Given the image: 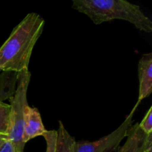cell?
<instances>
[{
    "mask_svg": "<svg viewBox=\"0 0 152 152\" xmlns=\"http://www.w3.org/2000/svg\"><path fill=\"white\" fill-rule=\"evenodd\" d=\"M46 142L45 152H56V140H57V131H46L42 135Z\"/></svg>",
    "mask_w": 152,
    "mask_h": 152,
    "instance_id": "cell-11",
    "label": "cell"
},
{
    "mask_svg": "<svg viewBox=\"0 0 152 152\" xmlns=\"http://www.w3.org/2000/svg\"><path fill=\"white\" fill-rule=\"evenodd\" d=\"M18 73L13 71H2L0 74V102L10 99L16 91Z\"/></svg>",
    "mask_w": 152,
    "mask_h": 152,
    "instance_id": "cell-8",
    "label": "cell"
},
{
    "mask_svg": "<svg viewBox=\"0 0 152 152\" xmlns=\"http://www.w3.org/2000/svg\"><path fill=\"white\" fill-rule=\"evenodd\" d=\"M147 135L140 128L139 123L133 125L129 129L126 142L117 152H144Z\"/></svg>",
    "mask_w": 152,
    "mask_h": 152,
    "instance_id": "cell-7",
    "label": "cell"
},
{
    "mask_svg": "<svg viewBox=\"0 0 152 152\" xmlns=\"http://www.w3.org/2000/svg\"><path fill=\"white\" fill-rule=\"evenodd\" d=\"M44 27L45 20L39 14L26 15L0 48V71L19 73L28 69L33 49Z\"/></svg>",
    "mask_w": 152,
    "mask_h": 152,
    "instance_id": "cell-1",
    "label": "cell"
},
{
    "mask_svg": "<svg viewBox=\"0 0 152 152\" xmlns=\"http://www.w3.org/2000/svg\"><path fill=\"white\" fill-rule=\"evenodd\" d=\"M72 7L84 13L95 25L120 19L145 33L152 32V21L140 7L126 0H73Z\"/></svg>",
    "mask_w": 152,
    "mask_h": 152,
    "instance_id": "cell-2",
    "label": "cell"
},
{
    "mask_svg": "<svg viewBox=\"0 0 152 152\" xmlns=\"http://www.w3.org/2000/svg\"><path fill=\"white\" fill-rule=\"evenodd\" d=\"M139 96L138 103L149 96L152 92V53H145L138 63Z\"/></svg>",
    "mask_w": 152,
    "mask_h": 152,
    "instance_id": "cell-5",
    "label": "cell"
},
{
    "mask_svg": "<svg viewBox=\"0 0 152 152\" xmlns=\"http://www.w3.org/2000/svg\"><path fill=\"white\" fill-rule=\"evenodd\" d=\"M140 103L136 105L130 114L126 117L123 123L111 134L100 138L98 140L79 141L75 143V152H113L119 148L120 142L127 136L129 129L132 126V119Z\"/></svg>",
    "mask_w": 152,
    "mask_h": 152,
    "instance_id": "cell-4",
    "label": "cell"
},
{
    "mask_svg": "<svg viewBox=\"0 0 152 152\" xmlns=\"http://www.w3.org/2000/svg\"><path fill=\"white\" fill-rule=\"evenodd\" d=\"M139 126L146 134L152 133V106L149 108Z\"/></svg>",
    "mask_w": 152,
    "mask_h": 152,
    "instance_id": "cell-12",
    "label": "cell"
},
{
    "mask_svg": "<svg viewBox=\"0 0 152 152\" xmlns=\"http://www.w3.org/2000/svg\"><path fill=\"white\" fill-rule=\"evenodd\" d=\"M42 121L41 114L38 109L27 105L25 108L23 142L26 143L31 140L42 136L46 132Z\"/></svg>",
    "mask_w": 152,
    "mask_h": 152,
    "instance_id": "cell-6",
    "label": "cell"
},
{
    "mask_svg": "<svg viewBox=\"0 0 152 152\" xmlns=\"http://www.w3.org/2000/svg\"><path fill=\"white\" fill-rule=\"evenodd\" d=\"M31 73L24 69L18 73L16 93L10 100V125L7 140L12 142L16 152H24L25 143L23 142L25 108L28 104L27 93L31 80Z\"/></svg>",
    "mask_w": 152,
    "mask_h": 152,
    "instance_id": "cell-3",
    "label": "cell"
},
{
    "mask_svg": "<svg viewBox=\"0 0 152 152\" xmlns=\"http://www.w3.org/2000/svg\"><path fill=\"white\" fill-rule=\"evenodd\" d=\"M0 72H1V71H0Z\"/></svg>",
    "mask_w": 152,
    "mask_h": 152,
    "instance_id": "cell-16",
    "label": "cell"
},
{
    "mask_svg": "<svg viewBox=\"0 0 152 152\" xmlns=\"http://www.w3.org/2000/svg\"><path fill=\"white\" fill-rule=\"evenodd\" d=\"M144 152H152V133L147 135Z\"/></svg>",
    "mask_w": 152,
    "mask_h": 152,
    "instance_id": "cell-14",
    "label": "cell"
},
{
    "mask_svg": "<svg viewBox=\"0 0 152 152\" xmlns=\"http://www.w3.org/2000/svg\"><path fill=\"white\" fill-rule=\"evenodd\" d=\"M10 105L0 102V135L7 137L10 125Z\"/></svg>",
    "mask_w": 152,
    "mask_h": 152,
    "instance_id": "cell-10",
    "label": "cell"
},
{
    "mask_svg": "<svg viewBox=\"0 0 152 152\" xmlns=\"http://www.w3.org/2000/svg\"><path fill=\"white\" fill-rule=\"evenodd\" d=\"M56 152H75L76 140L65 129L63 123L59 121Z\"/></svg>",
    "mask_w": 152,
    "mask_h": 152,
    "instance_id": "cell-9",
    "label": "cell"
},
{
    "mask_svg": "<svg viewBox=\"0 0 152 152\" xmlns=\"http://www.w3.org/2000/svg\"><path fill=\"white\" fill-rule=\"evenodd\" d=\"M0 152H16L14 146L10 140H7L0 148Z\"/></svg>",
    "mask_w": 152,
    "mask_h": 152,
    "instance_id": "cell-13",
    "label": "cell"
},
{
    "mask_svg": "<svg viewBox=\"0 0 152 152\" xmlns=\"http://www.w3.org/2000/svg\"><path fill=\"white\" fill-rule=\"evenodd\" d=\"M7 140V137L6 136H2V135H0V148H1V145H3L4 142Z\"/></svg>",
    "mask_w": 152,
    "mask_h": 152,
    "instance_id": "cell-15",
    "label": "cell"
}]
</instances>
